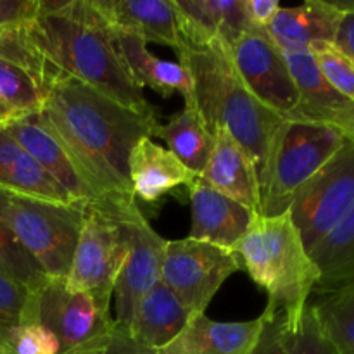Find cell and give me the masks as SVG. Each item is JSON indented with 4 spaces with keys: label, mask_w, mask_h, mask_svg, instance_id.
I'll return each mask as SVG.
<instances>
[{
    "label": "cell",
    "mask_w": 354,
    "mask_h": 354,
    "mask_svg": "<svg viewBox=\"0 0 354 354\" xmlns=\"http://www.w3.org/2000/svg\"><path fill=\"white\" fill-rule=\"evenodd\" d=\"M40 12V0H0V30L31 23Z\"/></svg>",
    "instance_id": "36"
},
{
    "label": "cell",
    "mask_w": 354,
    "mask_h": 354,
    "mask_svg": "<svg viewBox=\"0 0 354 354\" xmlns=\"http://www.w3.org/2000/svg\"><path fill=\"white\" fill-rule=\"evenodd\" d=\"M131 192L145 203H156L176 187H190L199 176L190 171L173 152L151 137L137 142L128 162Z\"/></svg>",
    "instance_id": "21"
},
{
    "label": "cell",
    "mask_w": 354,
    "mask_h": 354,
    "mask_svg": "<svg viewBox=\"0 0 354 354\" xmlns=\"http://www.w3.org/2000/svg\"><path fill=\"white\" fill-rule=\"evenodd\" d=\"M28 31L55 69L135 113L156 118L95 0H40V12L28 23Z\"/></svg>",
    "instance_id": "2"
},
{
    "label": "cell",
    "mask_w": 354,
    "mask_h": 354,
    "mask_svg": "<svg viewBox=\"0 0 354 354\" xmlns=\"http://www.w3.org/2000/svg\"><path fill=\"white\" fill-rule=\"evenodd\" d=\"M127 256V230L116 203L88 201L83 204L82 228L64 277L66 283L73 289L113 294Z\"/></svg>",
    "instance_id": "7"
},
{
    "label": "cell",
    "mask_w": 354,
    "mask_h": 354,
    "mask_svg": "<svg viewBox=\"0 0 354 354\" xmlns=\"http://www.w3.org/2000/svg\"><path fill=\"white\" fill-rule=\"evenodd\" d=\"M111 297L113 294L73 289L64 277L48 279L35 292L33 322L47 327L57 337L61 353L71 351L113 327Z\"/></svg>",
    "instance_id": "10"
},
{
    "label": "cell",
    "mask_w": 354,
    "mask_h": 354,
    "mask_svg": "<svg viewBox=\"0 0 354 354\" xmlns=\"http://www.w3.org/2000/svg\"><path fill=\"white\" fill-rule=\"evenodd\" d=\"M325 82L354 104V62L334 44H317L310 48Z\"/></svg>",
    "instance_id": "32"
},
{
    "label": "cell",
    "mask_w": 354,
    "mask_h": 354,
    "mask_svg": "<svg viewBox=\"0 0 354 354\" xmlns=\"http://www.w3.org/2000/svg\"><path fill=\"white\" fill-rule=\"evenodd\" d=\"M61 354H156V351L135 341L127 328L120 327L114 322L113 327L106 334L99 335L80 348Z\"/></svg>",
    "instance_id": "34"
},
{
    "label": "cell",
    "mask_w": 354,
    "mask_h": 354,
    "mask_svg": "<svg viewBox=\"0 0 354 354\" xmlns=\"http://www.w3.org/2000/svg\"><path fill=\"white\" fill-rule=\"evenodd\" d=\"M342 12L332 44L354 62V2H332Z\"/></svg>",
    "instance_id": "37"
},
{
    "label": "cell",
    "mask_w": 354,
    "mask_h": 354,
    "mask_svg": "<svg viewBox=\"0 0 354 354\" xmlns=\"http://www.w3.org/2000/svg\"><path fill=\"white\" fill-rule=\"evenodd\" d=\"M348 142L339 128L318 121L286 120L273 144L261 190V216L289 211L297 194Z\"/></svg>",
    "instance_id": "5"
},
{
    "label": "cell",
    "mask_w": 354,
    "mask_h": 354,
    "mask_svg": "<svg viewBox=\"0 0 354 354\" xmlns=\"http://www.w3.org/2000/svg\"><path fill=\"white\" fill-rule=\"evenodd\" d=\"M0 273L37 292L47 283V273L0 223Z\"/></svg>",
    "instance_id": "29"
},
{
    "label": "cell",
    "mask_w": 354,
    "mask_h": 354,
    "mask_svg": "<svg viewBox=\"0 0 354 354\" xmlns=\"http://www.w3.org/2000/svg\"><path fill=\"white\" fill-rule=\"evenodd\" d=\"M313 306L318 324L339 354H354V280L317 290Z\"/></svg>",
    "instance_id": "28"
},
{
    "label": "cell",
    "mask_w": 354,
    "mask_h": 354,
    "mask_svg": "<svg viewBox=\"0 0 354 354\" xmlns=\"http://www.w3.org/2000/svg\"><path fill=\"white\" fill-rule=\"evenodd\" d=\"M342 12L332 2L310 0L297 7H280L266 33L283 52L332 44Z\"/></svg>",
    "instance_id": "22"
},
{
    "label": "cell",
    "mask_w": 354,
    "mask_h": 354,
    "mask_svg": "<svg viewBox=\"0 0 354 354\" xmlns=\"http://www.w3.org/2000/svg\"><path fill=\"white\" fill-rule=\"evenodd\" d=\"M301 104L292 120L318 121L339 128L349 140H354V104L335 92L318 69L310 48L283 52Z\"/></svg>",
    "instance_id": "14"
},
{
    "label": "cell",
    "mask_w": 354,
    "mask_h": 354,
    "mask_svg": "<svg viewBox=\"0 0 354 354\" xmlns=\"http://www.w3.org/2000/svg\"><path fill=\"white\" fill-rule=\"evenodd\" d=\"M0 189L55 204L78 203L14 140L6 127H0Z\"/></svg>",
    "instance_id": "24"
},
{
    "label": "cell",
    "mask_w": 354,
    "mask_h": 354,
    "mask_svg": "<svg viewBox=\"0 0 354 354\" xmlns=\"http://www.w3.org/2000/svg\"><path fill=\"white\" fill-rule=\"evenodd\" d=\"M259 330L261 317L251 322H216L206 313H196L156 354H249Z\"/></svg>",
    "instance_id": "19"
},
{
    "label": "cell",
    "mask_w": 354,
    "mask_h": 354,
    "mask_svg": "<svg viewBox=\"0 0 354 354\" xmlns=\"http://www.w3.org/2000/svg\"><path fill=\"white\" fill-rule=\"evenodd\" d=\"M230 57L252 95L283 120H292L301 104L299 90L283 50L265 28H249L230 47Z\"/></svg>",
    "instance_id": "12"
},
{
    "label": "cell",
    "mask_w": 354,
    "mask_h": 354,
    "mask_svg": "<svg viewBox=\"0 0 354 354\" xmlns=\"http://www.w3.org/2000/svg\"><path fill=\"white\" fill-rule=\"evenodd\" d=\"M190 190L192 227L189 239L209 242L220 248H235L251 225L254 213L197 178Z\"/></svg>",
    "instance_id": "16"
},
{
    "label": "cell",
    "mask_w": 354,
    "mask_h": 354,
    "mask_svg": "<svg viewBox=\"0 0 354 354\" xmlns=\"http://www.w3.org/2000/svg\"><path fill=\"white\" fill-rule=\"evenodd\" d=\"M244 6L251 24L258 28L268 26L270 21L282 7L279 0H244Z\"/></svg>",
    "instance_id": "38"
},
{
    "label": "cell",
    "mask_w": 354,
    "mask_h": 354,
    "mask_svg": "<svg viewBox=\"0 0 354 354\" xmlns=\"http://www.w3.org/2000/svg\"><path fill=\"white\" fill-rule=\"evenodd\" d=\"M180 31L189 45L221 41L228 48L252 28L244 0H173Z\"/></svg>",
    "instance_id": "18"
},
{
    "label": "cell",
    "mask_w": 354,
    "mask_h": 354,
    "mask_svg": "<svg viewBox=\"0 0 354 354\" xmlns=\"http://www.w3.org/2000/svg\"><path fill=\"white\" fill-rule=\"evenodd\" d=\"M57 73L31 38L28 23L0 30V127L40 113Z\"/></svg>",
    "instance_id": "8"
},
{
    "label": "cell",
    "mask_w": 354,
    "mask_h": 354,
    "mask_svg": "<svg viewBox=\"0 0 354 354\" xmlns=\"http://www.w3.org/2000/svg\"><path fill=\"white\" fill-rule=\"evenodd\" d=\"M213 135V151L199 178L211 189L230 197L254 214H259L261 187L254 162L227 130L218 128Z\"/></svg>",
    "instance_id": "15"
},
{
    "label": "cell",
    "mask_w": 354,
    "mask_h": 354,
    "mask_svg": "<svg viewBox=\"0 0 354 354\" xmlns=\"http://www.w3.org/2000/svg\"><path fill=\"white\" fill-rule=\"evenodd\" d=\"M40 113L95 201H135L130 154L140 138L154 137L158 118L135 113L61 71Z\"/></svg>",
    "instance_id": "1"
},
{
    "label": "cell",
    "mask_w": 354,
    "mask_h": 354,
    "mask_svg": "<svg viewBox=\"0 0 354 354\" xmlns=\"http://www.w3.org/2000/svg\"><path fill=\"white\" fill-rule=\"evenodd\" d=\"M354 207V140L301 189L289 213L306 245L313 251Z\"/></svg>",
    "instance_id": "9"
},
{
    "label": "cell",
    "mask_w": 354,
    "mask_h": 354,
    "mask_svg": "<svg viewBox=\"0 0 354 354\" xmlns=\"http://www.w3.org/2000/svg\"><path fill=\"white\" fill-rule=\"evenodd\" d=\"M249 354H289L286 341V311L268 303L261 315V330Z\"/></svg>",
    "instance_id": "35"
},
{
    "label": "cell",
    "mask_w": 354,
    "mask_h": 354,
    "mask_svg": "<svg viewBox=\"0 0 354 354\" xmlns=\"http://www.w3.org/2000/svg\"><path fill=\"white\" fill-rule=\"evenodd\" d=\"M192 315L178 296L159 280L138 301L128 332L142 346L158 351L183 330Z\"/></svg>",
    "instance_id": "23"
},
{
    "label": "cell",
    "mask_w": 354,
    "mask_h": 354,
    "mask_svg": "<svg viewBox=\"0 0 354 354\" xmlns=\"http://www.w3.org/2000/svg\"><path fill=\"white\" fill-rule=\"evenodd\" d=\"M286 341L289 354H339L310 303L301 313L286 315Z\"/></svg>",
    "instance_id": "30"
},
{
    "label": "cell",
    "mask_w": 354,
    "mask_h": 354,
    "mask_svg": "<svg viewBox=\"0 0 354 354\" xmlns=\"http://www.w3.org/2000/svg\"><path fill=\"white\" fill-rule=\"evenodd\" d=\"M111 26L137 35L145 44L183 48L178 12L173 0H95Z\"/></svg>",
    "instance_id": "17"
},
{
    "label": "cell",
    "mask_w": 354,
    "mask_h": 354,
    "mask_svg": "<svg viewBox=\"0 0 354 354\" xmlns=\"http://www.w3.org/2000/svg\"><path fill=\"white\" fill-rule=\"evenodd\" d=\"M116 211L127 230L128 256L114 283V322L128 330L138 301L161 280L166 241L149 225L135 201L116 204Z\"/></svg>",
    "instance_id": "13"
},
{
    "label": "cell",
    "mask_w": 354,
    "mask_h": 354,
    "mask_svg": "<svg viewBox=\"0 0 354 354\" xmlns=\"http://www.w3.org/2000/svg\"><path fill=\"white\" fill-rule=\"evenodd\" d=\"M239 270L242 266L232 251L187 237L182 241H166L161 282L194 315L206 313L221 286Z\"/></svg>",
    "instance_id": "11"
},
{
    "label": "cell",
    "mask_w": 354,
    "mask_h": 354,
    "mask_svg": "<svg viewBox=\"0 0 354 354\" xmlns=\"http://www.w3.org/2000/svg\"><path fill=\"white\" fill-rule=\"evenodd\" d=\"M114 31H116L118 44L123 52L128 69L142 90L144 86H149L162 97H169L171 93L178 92L185 104L196 102L192 78L185 66L180 62L165 61L152 54L147 48V44L137 35L120 31L116 28Z\"/></svg>",
    "instance_id": "25"
},
{
    "label": "cell",
    "mask_w": 354,
    "mask_h": 354,
    "mask_svg": "<svg viewBox=\"0 0 354 354\" xmlns=\"http://www.w3.org/2000/svg\"><path fill=\"white\" fill-rule=\"evenodd\" d=\"M0 354H61V344L37 322L0 325Z\"/></svg>",
    "instance_id": "31"
},
{
    "label": "cell",
    "mask_w": 354,
    "mask_h": 354,
    "mask_svg": "<svg viewBox=\"0 0 354 354\" xmlns=\"http://www.w3.org/2000/svg\"><path fill=\"white\" fill-rule=\"evenodd\" d=\"M83 204H55L0 189V223L48 279H62L78 242Z\"/></svg>",
    "instance_id": "6"
},
{
    "label": "cell",
    "mask_w": 354,
    "mask_h": 354,
    "mask_svg": "<svg viewBox=\"0 0 354 354\" xmlns=\"http://www.w3.org/2000/svg\"><path fill=\"white\" fill-rule=\"evenodd\" d=\"M6 130L12 135L14 140L55 180L61 183L69 196L78 203L95 201L93 194L86 189L80 175L76 173L71 159L66 154L64 147L55 137L52 128L41 116V113H35L31 116L17 120L7 124Z\"/></svg>",
    "instance_id": "20"
},
{
    "label": "cell",
    "mask_w": 354,
    "mask_h": 354,
    "mask_svg": "<svg viewBox=\"0 0 354 354\" xmlns=\"http://www.w3.org/2000/svg\"><path fill=\"white\" fill-rule=\"evenodd\" d=\"M35 292L0 273V325L33 322Z\"/></svg>",
    "instance_id": "33"
},
{
    "label": "cell",
    "mask_w": 354,
    "mask_h": 354,
    "mask_svg": "<svg viewBox=\"0 0 354 354\" xmlns=\"http://www.w3.org/2000/svg\"><path fill=\"white\" fill-rule=\"evenodd\" d=\"M178 62L192 78L196 104L209 130L223 128L244 147L263 190L273 144L286 120L252 95L235 69L230 48L221 41L183 44Z\"/></svg>",
    "instance_id": "3"
},
{
    "label": "cell",
    "mask_w": 354,
    "mask_h": 354,
    "mask_svg": "<svg viewBox=\"0 0 354 354\" xmlns=\"http://www.w3.org/2000/svg\"><path fill=\"white\" fill-rule=\"evenodd\" d=\"M154 137L162 138L187 168L197 176L203 175L214 145V135L207 127L196 102L183 106L166 124L159 123Z\"/></svg>",
    "instance_id": "26"
},
{
    "label": "cell",
    "mask_w": 354,
    "mask_h": 354,
    "mask_svg": "<svg viewBox=\"0 0 354 354\" xmlns=\"http://www.w3.org/2000/svg\"><path fill=\"white\" fill-rule=\"evenodd\" d=\"M310 254L320 272L317 290L334 289L354 280V207Z\"/></svg>",
    "instance_id": "27"
},
{
    "label": "cell",
    "mask_w": 354,
    "mask_h": 354,
    "mask_svg": "<svg viewBox=\"0 0 354 354\" xmlns=\"http://www.w3.org/2000/svg\"><path fill=\"white\" fill-rule=\"evenodd\" d=\"M232 252L252 282L268 294V303L286 315L301 313L320 282V272L289 211L279 216L254 214Z\"/></svg>",
    "instance_id": "4"
}]
</instances>
